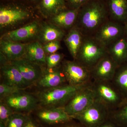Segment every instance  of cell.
Listing matches in <instances>:
<instances>
[{"label":"cell","instance_id":"23","mask_svg":"<svg viewBox=\"0 0 127 127\" xmlns=\"http://www.w3.org/2000/svg\"><path fill=\"white\" fill-rule=\"evenodd\" d=\"M46 53L40 43L34 42L26 46L25 58L36 64L46 63Z\"/></svg>","mask_w":127,"mask_h":127},{"label":"cell","instance_id":"13","mask_svg":"<svg viewBox=\"0 0 127 127\" xmlns=\"http://www.w3.org/2000/svg\"><path fill=\"white\" fill-rule=\"evenodd\" d=\"M40 28L38 23L34 22L17 30L4 34L1 39L15 42L25 40L32 38L39 33Z\"/></svg>","mask_w":127,"mask_h":127},{"label":"cell","instance_id":"3","mask_svg":"<svg viewBox=\"0 0 127 127\" xmlns=\"http://www.w3.org/2000/svg\"><path fill=\"white\" fill-rule=\"evenodd\" d=\"M92 88L95 100L103 104L110 112L118 108L127 100L112 81H92Z\"/></svg>","mask_w":127,"mask_h":127},{"label":"cell","instance_id":"9","mask_svg":"<svg viewBox=\"0 0 127 127\" xmlns=\"http://www.w3.org/2000/svg\"><path fill=\"white\" fill-rule=\"evenodd\" d=\"M118 66L107 53L90 71L92 80L111 81Z\"/></svg>","mask_w":127,"mask_h":127},{"label":"cell","instance_id":"14","mask_svg":"<svg viewBox=\"0 0 127 127\" xmlns=\"http://www.w3.org/2000/svg\"><path fill=\"white\" fill-rule=\"evenodd\" d=\"M26 46L18 42L1 39V54L6 60L13 61L22 58L25 55Z\"/></svg>","mask_w":127,"mask_h":127},{"label":"cell","instance_id":"31","mask_svg":"<svg viewBox=\"0 0 127 127\" xmlns=\"http://www.w3.org/2000/svg\"><path fill=\"white\" fill-rule=\"evenodd\" d=\"M46 53L53 54L55 53L61 48L60 41H53L45 43L43 47Z\"/></svg>","mask_w":127,"mask_h":127},{"label":"cell","instance_id":"1","mask_svg":"<svg viewBox=\"0 0 127 127\" xmlns=\"http://www.w3.org/2000/svg\"><path fill=\"white\" fill-rule=\"evenodd\" d=\"M110 20L105 0H89L79 9L75 26L85 36H93Z\"/></svg>","mask_w":127,"mask_h":127},{"label":"cell","instance_id":"4","mask_svg":"<svg viewBox=\"0 0 127 127\" xmlns=\"http://www.w3.org/2000/svg\"><path fill=\"white\" fill-rule=\"evenodd\" d=\"M107 53V48L93 36H85L75 61L91 71Z\"/></svg>","mask_w":127,"mask_h":127},{"label":"cell","instance_id":"36","mask_svg":"<svg viewBox=\"0 0 127 127\" xmlns=\"http://www.w3.org/2000/svg\"><path fill=\"white\" fill-rule=\"evenodd\" d=\"M124 36L127 39V20L124 23Z\"/></svg>","mask_w":127,"mask_h":127},{"label":"cell","instance_id":"38","mask_svg":"<svg viewBox=\"0 0 127 127\" xmlns=\"http://www.w3.org/2000/svg\"><path fill=\"white\" fill-rule=\"evenodd\" d=\"M32 0V1H35V0Z\"/></svg>","mask_w":127,"mask_h":127},{"label":"cell","instance_id":"25","mask_svg":"<svg viewBox=\"0 0 127 127\" xmlns=\"http://www.w3.org/2000/svg\"><path fill=\"white\" fill-rule=\"evenodd\" d=\"M112 81L127 99V62L118 67Z\"/></svg>","mask_w":127,"mask_h":127},{"label":"cell","instance_id":"30","mask_svg":"<svg viewBox=\"0 0 127 127\" xmlns=\"http://www.w3.org/2000/svg\"><path fill=\"white\" fill-rule=\"evenodd\" d=\"M15 112L5 102L1 101L0 103V122L6 125L10 116Z\"/></svg>","mask_w":127,"mask_h":127},{"label":"cell","instance_id":"7","mask_svg":"<svg viewBox=\"0 0 127 127\" xmlns=\"http://www.w3.org/2000/svg\"><path fill=\"white\" fill-rule=\"evenodd\" d=\"M95 101V94L91 84L78 91L64 108L66 112L72 116L83 112Z\"/></svg>","mask_w":127,"mask_h":127},{"label":"cell","instance_id":"37","mask_svg":"<svg viewBox=\"0 0 127 127\" xmlns=\"http://www.w3.org/2000/svg\"><path fill=\"white\" fill-rule=\"evenodd\" d=\"M0 127H6V125L4 123L0 122Z\"/></svg>","mask_w":127,"mask_h":127},{"label":"cell","instance_id":"2","mask_svg":"<svg viewBox=\"0 0 127 127\" xmlns=\"http://www.w3.org/2000/svg\"><path fill=\"white\" fill-rule=\"evenodd\" d=\"M92 83V82L90 84L76 86L67 83L59 86L46 89L39 93V101L41 104L45 106L64 107L78 91L90 86Z\"/></svg>","mask_w":127,"mask_h":127},{"label":"cell","instance_id":"35","mask_svg":"<svg viewBox=\"0 0 127 127\" xmlns=\"http://www.w3.org/2000/svg\"><path fill=\"white\" fill-rule=\"evenodd\" d=\"M68 123H66L64 124L65 125L61 127H85L83 126L81 124L79 125L77 124H68Z\"/></svg>","mask_w":127,"mask_h":127},{"label":"cell","instance_id":"34","mask_svg":"<svg viewBox=\"0 0 127 127\" xmlns=\"http://www.w3.org/2000/svg\"><path fill=\"white\" fill-rule=\"evenodd\" d=\"M23 127H37V126L34 121L29 118Z\"/></svg>","mask_w":127,"mask_h":127},{"label":"cell","instance_id":"16","mask_svg":"<svg viewBox=\"0 0 127 127\" xmlns=\"http://www.w3.org/2000/svg\"><path fill=\"white\" fill-rule=\"evenodd\" d=\"M1 75L4 80V83L24 89L29 86L22 76L18 68L11 63L1 67Z\"/></svg>","mask_w":127,"mask_h":127},{"label":"cell","instance_id":"18","mask_svg":"<svg viewBox=\"0 0 127 127\" xmlns=\"http://www.w3.org/2000/svg\"><path fill=\"white\" fill-rule=\"evenodd\" d=\"M111 20L124 24L127 20V0H105Z\"/></svg>","mask_w":127,"mask_h":127},{"label":"cell","instance_id":"19","mask_svg":"<svg viewBox=\"0 0 127 127\" xmlns=\"http://www.w3.org/2000/svg\"><path fill=\"white\" fill-rule=\"evenodd\" d=\"M48 70L47 71L42 74L37 82L38 85L40 87L46 89L59 86L66 84V83H67L62 70Z\"/></svg>","mask_w":127,"mask_h":127},{"label":"cell","instance_id":"33","mask_svg":"<svg viewBox=\"0 0 127 127\" xmlns=\"http://www.w3.org/2000/svg\"><path fill=\"white\" fill-rule=\"evenodd\" d=\"M97 127H119L116 124L108 119Z\"/></svg>","mask_w":127,"mask_h":127},{"label":"cell","instance_id":"8","mask_svg":"<svg viewBox=\"0 0 127 127\" xmlns=\"http://www.w3.org/2000/svg\"><path fill=\"white\" fill-rule=\"evenodd\" d=\"M124 35L123 24L109 20L103 24L93 36L107 48Z\"/></svg>","mask_w":127,"mask_h":127},{"label":"cell","instance_id":"22","mask_svg":"<svg viewBox=\"0 0 127 127\" xmlns=\"http://www.w3.org/2000/svg\"><path fill=\"white\" fill-rule=\"evenodd\" d=\"M39 38L42 42L47 43L53 41H60L65 36V31L56 25H43L39 31Z\"/></svg>","mask_w":127,"mask_h":127},{"label":"cell","instance_id":"17","mask_svg":"<svg viewBox=\"0 0 127 127\" xmlns=\"http://www.w3.org/2000/svg\"><path fill=\"white\" fill-rule=\"evenodd\" d=\"M79 9L67 7L52 17V23L64 31L70 30L75 26Z\"/></svg>","mask_w":127,"mask_h":127},{"label":"cell","instance_id":"12","mask_svg":"<svg viewBox=\"0 0 127 127\" xmlns=\"http://www.w3.org/2000/svg\"><path fill=\"white\" fill-rule=\"evenodd\" d=\"M37 116L41 121L50 124H63L73 119L64 107H52L42 109L38 113Z\"/></svg>","mask_w":127,"mask_h":127},{"label":"cell","instance_id":"5","mask_svg":"<svg viewBox=\"0 0 127 127\" xmlns=\"http://www.w3.org/2000/svg\"><path fill=\"white\" fill-rule=\"evenodd\" d=\"M109 113L106 107L95 100L83 112L71 117L85 127H97L108 119Z\"/></svg>","mask_w":127,"mask_h":127},{"label":"cell","instance_id":"28","mask_svg":"<svg viewBox=\"0 0 127 127\" xmlns=\"http://www.w3.org/2000/svg\"><path fill=\"white\" fill-rule=\"evenodd\" d=\"M23 89L19 87L10 86L3 83L0 84L1 100L13 94L22 92Z\"/></svg>","mask_w":127,"mask_h":127},{"label":"cell","instance_id":"20","mask_svg":"<svg viewBox=\"0 0 127 127\" xmlns=\"http://www.w3.org/2000/svg\"><path fill=\"white\" fill-rule=\"evenodd\" d=\"M107 53L119 66L127 62V39L124 35L107 48Z\"/></svg>","mask_w":127,"mask_h":127},{"label":"cell","instance_id":"11","mask_svg":"<svg viewBox=\"0 0 127 127\" xmlns=\"http://www.w3.org/2000/svg\"><path fill=\"white\" fill-rule=\"evenodd\" d=\"M15 66L28 85L38 81L42 75L41 69L38 64L21 58L11 62Z\"/></svg>","mask_w":127,"mask_h":127},{"label":"cell","instance_id":"32","mask_svg":"<svg viewBox=\"0 0 127 127\" xmlns=\"http://www.w3.org/2000/svg\"><path fill=\"white\" fill-rule=\"evenodd\" d=\"M89 0H65L67 7L71 9H78Z\"/></svg>","mask_w":127,"mask_h":127},{"label":"cell","instance_id":"6","mask_svg":"<svg viewBox=\"0 0 127 127\" xmlns=\"http://www.w3.org/2000/svg\"><path fill=\"white\" fill-rule=\"evenodd\" d=\"M62 70L67 83L70 85L81 86L92 82L90 71L75 60L64 61Z\"/></svg>","mask_w":127,"mask_h":127},{"label":"cell","instance_id":"24","mask_svg":"<svg viewBox=\"0 0 127 127\" xmlns=\"http://www.w3.org/2000/svg\"><path fill=\"white\" fill-rule=\"evenodd\" d=\"M67 7L65 0H42L40 4L41 12L46 17L53 16Z\"/></svg>","mask_w":127,"mask_h":127},{"label":"cell","instance_id":"29","mask_svg":"<svg viewBox=\"0 0 127 127\" xmlns=\"http://www.w3.org/2000/svg\"><path fill=\"white\" fill-rule=\"evenodd\" d=\"M64 55L59 53L50 54L46 57V64L47 65L48 70L54 69L59 65L62 61Z\"/></svg>","mask_w":127,"mask_h":127},{"label":"cell","instance_id":"27","mask_svg":"<svg viewBox=\"0 0 127 127\" xmlns=\"http://www.w3.org/2000/svg\"><path fill=\"white\" fill-rule=\"evenodd\" d=\"M28 118L25 114L15 112L7 121L6 127H23Z\"/></svg>","mask_w":127,"mask_h":127},{"label":"cell","instance_id":"26","mask_svg":"<svg viewBox=\"0 0 127 127\" xmlns=\"http://www.w3.org/2000/svg\"><path fill=\"white\" fill-rule=\"evenodd\" d=\"M108 119L119 127H127V99L118 108L110 112Z\"/></svg>","mask_w":127,"mask_h":127},{"label":"cell","instance_id":"21","mask_svg":"<svg viewBox=\"0 0 127 127\" xmlns=\"http://www.w3.org/2000/svg\"><path fill=\"white\" fill-rule=\"evenodd\" d=\"M84 35L74 26L69 30L64 37V42L71 56L75 60L82 43Z\"/></svg>","mask_w":127,"mask_h":127},{"label":"cell","instance_id":"10","mask_svg":"<svg viewBox=\"0 0 127 127\" xmlns=\"http://www.w3.org/2000/svg\"><path fill=\"white\" fill-rule=\"evenodd\" d=\"M4 102L14 112L30 111L35 107L37 100L29 94L18 93L4 98Z\"/></svg>","mask_w":127,"mask_h":127},{"label":"cell","instance_id":"15","mask_svg":"<svg viewBox=\"0 0 127 127\" xmlns=\"http://www.w3.org/2000/svg\"><path fill=\"white\" fill-rule=\"evenodd\" d=\"M29 17V13L22 9L1 7L0 9V28L15 25L25 20Z\"/></svg>","mask_w":127,"mask_h":127}]
</instances>
